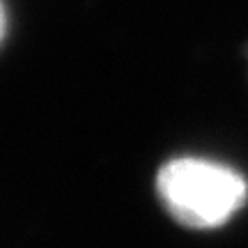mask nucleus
I'll use <instances>...</instances> for the list:
<instances>
[{"label": "nucleus", "instance_id": "1", "mask_svg": "<svg viewBox=\"0 0 248 248\" xmlns=\"http://www.w3.org/2000/svg\"><path fill=\"white\" fill-rule=\"evenodd\" d=\"M156 193L172 221L191 230H214L244 207L248 184L225 163L179 156L159 168Z\"/></svg>", "mask_w": 248, "mask_h": 248}, {"label": "nucleus", "instance_id": "2", "mask_svg": "<svg viewBox=\"0 0 248 248\" xmlns=\"http://www.w3.org/2000/svg\"><path fill=\"white\" fill-rule=\"evenodd\" d=\"M5 35H7V9H5V2L0 0V46L5 42Z\"/></svg>", "mask_w": 248, "mask_h": 248}]
</instances>
